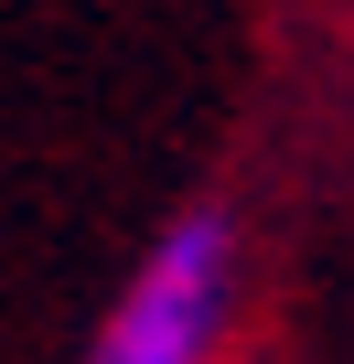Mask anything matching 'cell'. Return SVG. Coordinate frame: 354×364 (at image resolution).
I'll list each match as a JSON object with an SVG mask.
<instances>
[{"label":"cell","instance_id":"cell-1","mask_svg":"<svg viewBox=\"0 0 354 364\" xmlns=\"http://www.w3.org/2000/svg\"><path fill=\"white\" fill-rule=\"evenodd\" d=\"M215 311H226V215H183L129 279V300L108 311L86 364H204Z\"/></svg>","mask_w":354,"mask_h":364}]
</instances>
